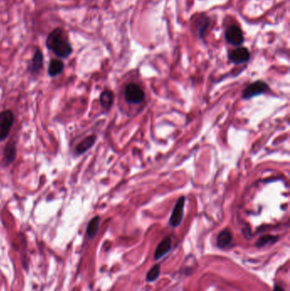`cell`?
Returning a JSON list of instances; mask_svg holds the SVG:
<instances>
[{"label": "cell", "instance_id": "6da1fadb", "mask_svg": "<svg viewBox=\"0 0 290 291\" xmlns=\"http://www.w3.org/2000/svg\"><path fill=\"white\" fill-rule=\"evenodd\" d=\"M46 47L60 58H67L73 53L70 42L65 38L61 28H56L46 39Z\"/></svg>", "mask_w": 290, "mask_h": 291}, {"label": "cell", "instance_id": "7a4b0ae2", "mask_svg": "<svg viewBox=\"0 0 290 291\" xmlns=\"http://www.w3.org/2000/svg\"><path fill=\"white\" fill-rule=\"evenodd\" d=\"M14 121V113L11 110L0 112V141H3L7 138Z\"/></svg>", "mask_w": 290, "mask_h": 291}, {"label": "cell", "instance_id": "3957f363", "mask_svg": "<svg viewBox=\"0 0 290 291\" xmlns=\"http://www.w3.org/2000/svg\"><path fill=\"white\" fill-rule=\"evenodd\" d=\"M124 96L126 102L131 104H140L145 100V93L136 84H127L124 89Z\"/></svg>", "mask_w": 290, "mask_h": 291}, {"label": "cell", "instance_id": "277c9868", "mask_svg": "<svg viewBox=\"0 0 290 291\" xmlns=\"http://www.w3.org/2000/svg\"><path fill=\"white\" fill-rule=\"evenodd\" d=\"M269 90V86L266 83L263 81L259 80L254 82L253 84H249L247 88L245 89L243 93V98L250 99L257 95H261L266 93Z\"/></svg>", "mask_w": 290, "mask_h": 291}, {"label": "cell", "instance_id": "5b68a950", "mask_svg": "<svg viewBox=\"0 0 290 291\" xmlns=\"http://www.w3.org/2000/svg\"><path fill=\"white\" fill-rule=\"evenodd\" d=\"M185 198L182 196L179 199L177 203L172 211L171 216L169 219V225L173 228L178 227L182 223L183 215H184V209H185Z\"/></svg>", "mask_w": 290, "mask_h": 291}, {"label": "cell", "instance_id": "8992f818", "mask_svg": "<svg viewBox=\"0 0 290 291\" xmlns=\"http://www.w3.org/2000/svg\"><path fill=\"white\" fill-rule=\"evenodd\" d=\"M226 39L232 46H241L244 42V35L241 29L237 26H231L226 32Z\"/></svg>", "mask_w": 290, "mask_h": 291}, {"label": "cell", "instance_id": "52a82bcc", "mask_svg": "<svg viewBox=\"0 0 290 291\" xmlns=\"http://www.w3.org/2000/svg\"><path fill=\"white\" fill-rule=\"evenodd\" d=\"M249 57H250V54L246 48H238L233 49L229 55L230 60L235 64L245 63L249 60Z\"/></svg>", "mask_w": 290, "mask_h": 291}, {"label": "cell", "instance_id": "ba28073f", "mask_svg": "<svg viewBox=\"0 0 290 291\" xmlns=\"http://www.w3.org/2000/svg\"><path fill=\"white\" fill-rule=\"evenodd\" d=\"M172 242L169 237H165L159 245H157L155 254H154V259L159 260L163 258L165 255H167L171 249Z\"/></svg>", "mask_w": 290, "mask_h": 291}, {"label": "cell", "instance_id": "9c48e42d", "mask_svg": "<svg viewBox=\"0 0 290 291\" xmlns=\"http://www.w3.org/2000/svg\"><path fill=\"white\" fill-rule=\"evenodd\" d=\"M44 67V55L39 48H37L31 60L30 72L32 74H39Z\"/></svg>", "mask_w": 290, "mask_h": 291}, {"label": "cell", "instance_id": "30bf717a", "mask_svg": "<svg viewBox=\"0 0 290 291\" xmlns=\"http://www.w3.org/2000/svg\"><path fill=\"white\" fill-rule=\"evenodd\" d=\"M16 157V146L13 140L6 145L4 151V161L6 165H11Z\"/></svg>", "mask_w": 290, "mask_h": 291}, {"label": "cell", "instance_id": "8fae6325", "mask_svg": "<svg viewBox=\"0 0 290 291\" xmlns=\"http://www.w3.org/2000/svg\"><path fill=\"white\" fill-rule=\"evenodd\" d=\"M96 141V137L94 135L87 137L84 140H82L80 143L78 144L76 148V153L77 155H81L87 152L90 148L94 146V144Z\"/></svg>", "mask_w": 290, "mask_h": 291}, {"label": "cell", "instance_id": "7c38bea8", "mask_svg": "<svg viewBox=\"0 0 290 291\" xmlns=\"http://www.w3.org/2000/svg\"><path fill=\"white\" fill-rule=\"evenodd\" d=\"M231 241H232V235L230 231H228V230L220 231L219 235L217 237V245L219 246L220 248L228 247L231 245Z\"/></svg>", "mask_w": 290, "mask_h": 291}, {"label": "cell", "instance_id": "4fadbf2b", "mask_svg": "<svg viewBox=\"0 0 290 291\" xmlns=\"http://www.w3.org/2000/svg\"><path fill=\"white\" fill-rule=\"evenodd\" d=\"M64 70V63L63 61L61 60H51L50 63H49V70H48V74H49L50 77H56L60 74L62 73Z\"/></svg>", "mask_w": 290, "mask_h": 291}, {"label": "cell", "instance_id": "5bb4252c", "mask_svg": "<svg viewBox=\"0 0 290 291\" xmlns=\"http://www.w3.org/2000/svg\"><path fill=\"white\" fill-rule=\"evenodd\" d=\"M113 100H114V95L111 91H105V92H102L100 96L101 105L103 108L107 109V110L111 108L112 103H113Z\"/></svg>", "mask_w": 290, "mask_h": 291}, {"label": "cell", "instance_id": "9a60e30c", "mask_svg": "<svg viewBox=\"0 0 290 291\" xmlns=\"http://www.w3.org/2000/svg\"><path fill=\"white\" fill-rule=\"evenodd\" d=\"M99 224H100V217L95 216L93 218L87 227V235L89 238L93 239L94 236L96 235L99 229Z\"/></svg>", "mask_w": 290, "mask_h": 291}, {"label": "cell", "instance_id": "2e32d148", "mask_svg": "<svg viewBox=\"0 0 290 291\" xmlns=\"http://www.w3.org/2000/svg\"><path fill=\"white\" fill-rule=\"evenodd\" d=\"M159 275H160V266L155 265L154 267L151 268L150 271L147 274V282H154V281L157 280V278L159 277Z\"/></svg>", "mask_w": 290, "mask_h": 291}, {"label": "cell", "instance_id": "e0dca14e", "mask_svg": "<svg viewBox=\"0 0 290 291\" xmlns=\"http://www.w3.org/2000/svg\"><path fill=\"white\" fill-rule=\"evenodd\" d=\"M277 238L276 237H273V236H264L262 238L258 240V242L256 244V245L258 247H262V246L266 245L269 243H274L276 241Z\"/></svg>", "mask_w": 290, "mask_h": 291}, {"label": "cell", "instance_id": "ac0fdd59", "mask_svg": "<svg viewBox=\"0 0 290 291\" xmlns=\"http://www.w3.org/2000/svg\"><path fill=\"white\" fill-rule=\"evenodd\" d=\"M285 291L283 290V288L280 287L278 285H276L275 288H274V291Z\"/></svg>", "mask_w": 290, "mask_h": 291}]
</instances>
